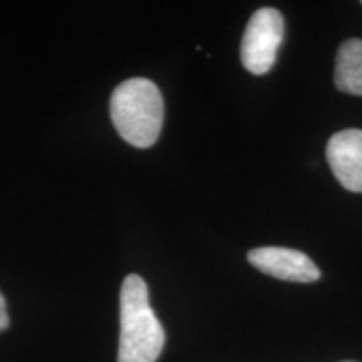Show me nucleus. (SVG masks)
I'll use <instances>...</instances> for the list:
<instances>
[{"instance_id":"nucleus-5","label":"nucleus","mask_w":362,"mask_h":362,"mask_svg":"<svg viewBox=\"0 0 362 362\" xmlns=\"http://www.w3.org/2000/svg\"><path fill=\"white\" fill-rule=\"evenodd\" d=\"M325 156L339 183L352 193H362V129H344L334 134Z\"/></svg>"},{"instance_id":"nucleus-2","label":"nucleus","mask_w":362,"mask_h":362,"mask_svg":"<svg viewBox=\"0 0 362 362\" xmlns=\"http://www.w3.org/2000/svg\"><path fill=\"white\" fill-rule=\"evenodd\" d=\"M165 106L158 86L146 78L121 83L111 96V121L134 148H149L160 138Z\"/></svg>"},{"instance_id":"nucleus-6","label":"nucleus","mask_w":362,"mask_h":362,"mask_svg":"<svg viewBox=\"0 0 362 362\" xmlns=\"http://www.w3.org/2000/svg\"><path fill=\"white\" fill-rule=\"evenodd\" d=\"M334 83L342 93L362 96V39H349L341 44L336 57Z\"/></svg>"},{"instance_id":"nucleus-3","label":"nucleus","mask_w":362,"mask_h":362,"mask_svg":"<svg viewBox=\"0 0 362 362\" xmlns=\"http://www.w3.org/2000/svg\"><path fill=\"white\" fill-rule=\"evenodd\" d=\"M282 42V13L272 7L255 11L248 21L240 45V59L243 67L255 76L267 74L277 61V52Z\"/></svg>"},{"instance_id":"nucleus-8","label":"nucleus","mask_w":362,"mask_h":362,"mask_svg":"<svg viewBox=\"0 0 362 362\" xmlns=\"http://www.w3.org/2000/svg\"><path fill=\"white\" fill-rule=\"evenodd\" d=\"M342 362H356V361H342Z\"/></svg>"},{"instance_id":"nucleus-4","label":"nucleus","mask_w":362,"mask_h":362,"mask_svg":"<svg viewBox=\"0 0 362 362\" xmlns=\"http://www.w3.org/2000/svg\"><path fill=\"white\" fill-rule=\"evenodd\" d=\"M247 259L257 270L287 282L310 284L320 279V270L305 253L284 247H259Z\"/></svg>"},{"instance_id":"nucleus-1","label":"nucleus","mask_w":362,"mask_h":362,"mask_svg":"<svg viewBox=\"0 0 362 362\" xmlns=\"http://www.w3.org/2000/svg\"><path fill=\"white\" fill-rule=\"evenodd\" d=\"M165 346V330L149 305L148 285L131 274L121 287V334L117 362H156Z\"/></svg>"},{"instance_id":"nucleus-7","label":"nucleus","mask_w":362,"mask_h":362,"mask_svg":"<svg viewBox=\"0 0 362 362\" xmlns=\"http://www.w3.org/2000/svg\"><path fill=\"white\" fill-rule=\"evenodd\" d=\"M11 324V319H8L7 314V305H6V298H4L2 293H0V332L6 330Z\"/></svg>"}]
</instances>
